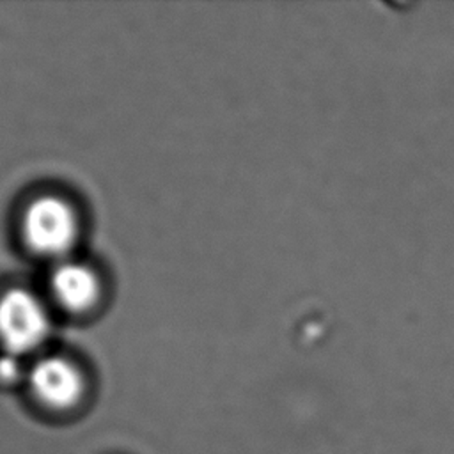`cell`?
<instances>
[{"mask_svg": "<svg viewBox=\"0 0 454 454\" xmlns=\"http://www.w3.org/2000/svg\"><path fill=\"white\" fill-rule=\"evenodd\" d=\"M50 333L44 303L30 291L16 287L0 296V342L12 356L39 348Z\"/></svg>", "mask_w": 454, "mask_h": 454, "instance_id": "obj_2", "label": "cell"}, {"mask_svg": "<svg viewBox=\"0 0 454 454\" xmlns=\"http://www.w3.org/2000/svg\"><path fill=\"white\" fill-rule=\"evenodd\" d=\"M53 298L71 312H85L92 309L101 293L98 273L87 264L64 261L60 262L50 278Z\"/></svg>", "mask_w": 454, "mask_h": 454, "instance_id": "obj_4", "label": "cell"}, {"mask_svg": "<svg viewBox=\"0 0 454 454\" xmlns=\"http://www.w3.org/2000/svg\"><path fill=\"white\" fill-rule=\"evenodd\" d=\"M21 374V369L16 362V356L11 355V358L0 360V380L2 381H16Z\"/></svg>", "mask_w": 454, "mask_h": 454, "instance_id": "obj_5", "label": "cell"}, {"mask_svg": "<svg viewBox=\"0 0 454 454\" xmlns=\"http://www.w3.org/2000/svg\"><path fill=\"white\" fill-rule=\"evenodd\" d=\"M28 387L43 406L64 411L82 401L85 378L80 367L66 356H46L30 369Z\"/></svg>", "mask_w": 454, "mask_h": 454, "instance_id": "obj_3", "label": "cell"}, {"mask_svg": "<svg viewBox=\"0 0 454 454\" xmlns=\"http://www.w3.org/2000/svg\"><path fill=\"white\" fill-rule=\"evenodd\" d=\"M78 231L74 207L57 195L34 199L21 216V232L28 248L43 257H64L74 247Z\"/></svg>", "mask_w": 454, "mask_h": 454, "instance_id": "obj_1", "label": "cell"}]
</instances>
